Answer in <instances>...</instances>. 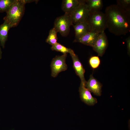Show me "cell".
Returning a JSON list of instances; mask_svg holds the SVG:
<instances>
[{"mask_svg":"<svg viewBox=\"0 0 130 130\" xmlns=\"http://www.w3.org/2000/svg\"><path fill=\"white\" fill-rule=\"evenodd\" d=\"M99 33L91 31L80 38L75 39L74 42L92 47Z\"/></svg>","mask_w":130,"mask_h":130,"instance_id":"cell-11","label":"cell"},{"mask_svg":"<svg viewBox=\"0 0 130 130\" xmlns=\"http://www.w3.org/2000/svg\"><path fill=\"white\" fill-rule=\"evenodd\" d=\"M89 62L91 68L95 69L97 68L99 66L100 64V61L98 56H93L90 58Z\"/></svg>","mask_w":130,"mask_h":130,"instance_id":"cell-20","label":"cell"},{"mask_svg":"<svg viewBox=\"0 0 130 130\" xmlns=\"http://www.w3.org/2000/svg\"><path fill=\"white\" fill-rule=\"evenodd\" d=\"M90 12L100 11L103 6L102 0H85Z\"/></svg>","mask_w":130,"mask_h":130,"instance_id":"cell-15","label":"cell"},{"mask_svg":"<svg viewBox=\"0 0 130 130\" xmlns=\"http://www.w3.org/2000/svg\"><path fill=\"white\" fill-rule=\"evenodd\" d=\"M107 28L117 36L125 35L130 31V13L126 12L117 4L106 7L104 13Z\"/></svg>","mask_w":130,"mask_h":130,"instance_id":"cell-1","label":"cell"},{"mask_svg":"<svg viewBox=\"0 0 130 130\" xmlns=\"http://www.w3.org/2000/svg\"><path fill=\"white\" fill-rule=\"evenodd\" d=\"M51 48L52 50L60 52L63 54L69 53L70 54L74 52L71 49L67 48L58 42L52 45Z\"/></svg>","mask_w":130,"mask_h":130,"instance_id":"cell-16","label":"cell"},{"mask_svg":"<svg viewBox=\"0 0 130 130\" xmlns=\"http://www.w3.org/2000/svg\"><path fill=\"white\" fill-rule=\"evenodd\" d=\"M108 46L107 37L104 31L99 33L92 47L98 55L101 57L104 53Z\"/></svg>","mask_w":130,"mask_h":130,"instance_id":"cell-7","label":"cell"},{"mask_svg":"<svg viewBox=\"0 0 130 130\" xmlns=\"http://www.w3.org/2000/svg\"><path fill=\"white\" fill-rule=\"evenodd\" d=\"M29 2L28 0H15L6 11L4 20L9 23L12 27L17 26L24 14L25 4Z\"/></svg>","mask_w":130,"mask_h":130,"instance_id":"cell-2","label":"cell"},{"mask_svg":"<svg viewBox=\"0 0 130 130\" xmlns=\"http://www.w3.org/2000/svg\"><path fill=\"white\" fill-rule=\"evenodd\" d=\"M73 27L75 32V39L80 38L91 31L90 26L86 21L75 24Z\"/></svg>","mask_w":130,"mask_h":130,"instance_id":"cell-12","label":"cell"},{"mask_svg":"<svg viewBox=\"0 0 130 130\" xmlns=\"http://www.w3.org/2000/svg\"><path fill=\"white\" fill-rule=\"evenodd\" d=\"M12 27L10 24L5 20H4L3 23L0 25V44L3 48L5 47L9 31Z\"/></svg>","mask_w":130,"mask_h":130,"instance_id":"cell-13","label":"cell"},{"mask_svg":"<svg viewBox=\"0 0 130 130\" xmlns=\"http://www.w3.org/2000/svg\"><path fill=\"white\" fill-rule=\"evenodd\" d=\"M86 21L90 26L91 31L100 33L107 28L105 14L101 11L90 12Z\"/></svg>","mask_w":130,"mask_h":130,"instance_id":"cell-3","label":"cell"},{"mask_svg":"<svg viewBox=\"0 0 130 130\" xmlns=\"http://www.w3.org/2000/svg\"><path fill=\"white\" fill-rule=\"evenodd\" d=\"M81 0H64L62 2V8L65 13L70 14L78 6Z\"/></svg>","mask_w":130,"mask_h":130,"instance_id":"cell-14","label":"cell"},{"mask_svg":"<svg viewBox=\"0 0 130 130\" xmlns=\"http://www.w3.org/2000/svg\"><path fill=\"white\" fill-rule=\"evenodd\" d=\"M15 0H0V12L6 11Z\"/></svg>","mask_w":130,"mask_h":130,"instance_id":"cell-18","label":"cell"},{"mask_svg":"<svg viewBox=\"0 0 130 130\" xmlns=\"http://www.w3.org/2000/svg\"><path fill=\"white\" fill-rule=\"evenodd\" d=\"M85 87L94 94L100 96L101 94L102 84L96 79L94 78L92 74L85 84Z\"/></svg>","mask_w":130,"mask_h":130,"instance_id":"cell-9","label":"cell"},{"mask_svg":"<svg viewBox=\"0 0 130 130\" xmlns=\"http://www.w3.org/2000/svg\"><path fill=\"white\" fill-rule=\"evenodd\" d=\"M57 32L54 27L51 29L49 31V35L46 39V42L52 46L57 42Z\"/></svg>","mask_w":130,"mask_h":130,"instance_id":"cell-17","label":"cell"},{"mask_svg":"<svg viewBox=\"0 0 130 130\" xmlns=\"http://www.w3.org/2000/svg\"><path fill=\"white\" fill-rule=\"evenodd\" d=\"M117 5L120 8L130 13V0H117Z\"/></svg>","mask_w":130,"mask_h":130,"instance_id":"cell-19","label":"cell"},{"mask_svg":"<svg viewBox=\"0 0 130 130\" xmlns=\"http://www.w3.org/2000/svg\"><path fill=\"white\" fill-rule=\"evenodd\" d=\"M67 56V54H63L61 56H56L52 59L51 65L52 77H56L60 72L67 69L65 62Z\"/></svg>","mask_w":130,"mask_h":130,"instance_id":"cell-6","label":"cell"},{"mask_svg":"<svg viewBox=\"0 0 130 130\" xmlns=\"http://www.w3.org/2000/svg\"><path fill=\"white\" fill-rule=\"evenodd\" d=\"M73 62V67L76 74L80 78L81 82L85 84L86 82L84 77L85 70L77 56L74 52L70 54Z\"/></svg>","mask_w":130,"mask_h":130,"instance_id":"cell-10","label":"cell"},{"mask_svg":"<svg viewBox=\"0 0 130 130\" xmlns=\"http://www.w3.org/2000/svg\"><path fill=\"white\" fill-rule=\"evenodd\" d=\"M90 12L85 0H81L77 7L70 15L75 24L86 21Z\"/></svg>","mask_w":130,"mask_h":130,"instance_id":"cell-5","label":"cell"},{"mask_svg":"<svg viewBox=\"0 0 130 130\" xmlns=\"http://www.w3.org/2000/svg\"><path fill=\"white\" fill-rule=\"evenodd\" d=\"M73 24L70 15L65 13L56 19L53 27L62 36H66L69 33L70 26Z\"/></svg>","mask_w":130,"mask_h":130,"instance_id":"cell-4","label":"cell"},{"mask_svg":"<svg viewBox=\"0 0 130 130\" xmlns=\"http://www.w3.org/2000/svg\"><path fill=\"white\" fill-rule=\"evenodd\" d=\"M2 57V51L1 48L0 46V60L1 59Z\"/></svg>","mask_w":130,"mask_h":130,"instance_id":"cell-22","label":"cell"},{"mask_svg":"<svg viewBox=\"0 0 130 130\" xmlns=\"http://www.w3.org/2000/svg\"><path fill=\"white\" fill-rule=\"evenodd\" d=\"M126 42L127 53L129 55L130 53V36H129L127 37L125 39Z\"/></svg>","mask_w":130,"mask_h":130,"instance_id":"cell-21","label":"cell"},{"mask_svg":"<svg viewBox=\"0 0 130 130\" xmlns=\"http://www.w3.org/2000/svg\"><path fill=\"white\" fill-rule=\"evenodd\" d=\"M85 84L81 82L79 88L81 99L82 101L88 105H94L97 103V99L92 96L90 92L85 87Z\"/></svg>","mask_w":130,"mask_h":130,"instance_id":"cell-8","label":"cell"}]
</instances>
